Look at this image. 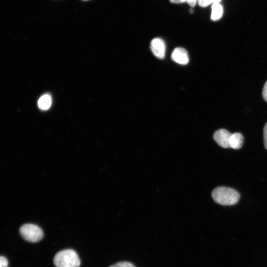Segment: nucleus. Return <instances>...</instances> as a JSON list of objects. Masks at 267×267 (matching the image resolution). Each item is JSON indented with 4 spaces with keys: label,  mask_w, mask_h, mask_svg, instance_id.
I'll return each mask as SVG.
<instances>
[{
    "label": "nucleus",
    "mask_w": 267,
    "mask_h": 267,
    "mask_svg": "<svg viewBox=\"0 0 267 267\" xmlns=\"http://www.w3.org/2000/svg\"><path fill=\"white\" fill-rule=\"evenodd\" d=\"M189 12H190V13H192L193 12V9H189Z\"/></svg>",
    "instance_id": "16"
},
{
    "label": "nucleus",
    "mask_w": 267,
    "mask_h": 267,
    "mask_svg": "<svg viewBox=\"0 0 267 267\" xmlns=\"http://www.w3.org/2000/svg\"><path fill=\"white\" fill-rule=\"evenodd\" d=\"M38 104L41 109L43 110L48 109L51 104V97L47 94L43 95L39 99Z\"/></svg>",
    "instance_id": "9"
},
{
    "label": "nucleus",
    "mask_w": 267,
    "mask_h": 267,
    "mask_svg": "<svg viewBox=\"0 0 267 267\" xmlns=\"http://www.w3.org/2000/svg\"><path fill=\"white\" fill-rule=\"evenodd\" d=\"M0 267H7L8 261L6 258L2 256L0 258Z\"/></svg>",
    "instance_id": "14"
},
{
    "label": "nucleus",
    "mask_w": 267,
    "mask_h": 267,
    "mask_svg": "<svg viewBox=\"0 0 267 267\" xmlns=\"http://www.w3.org/2000/svg\"><path fill=\"white\" fill-rule=\"evenodd\" d=\"M211 8V20L213 21L219 20L222 17L223 13V8L222 5L219 3H215L212 4Z\"/></svg>",
    "instance_id": "8"
},
{
    "label": "nucleus",
    "mask_w": 267,
    "mask_h": 267,
    "mask_svg": "<svg viewBox=\"0 0 267 267\" xmlns=\"http://www.w3.org/2000/svg\"><path fill=\"white\" fill-rule=\"evenodd\" d=\"M222 0H197L199 5L201 7H206L210 4L219 3Z\"/></svg>",
    "instance_id": "10"
},
{
    "label": "nucleus",
    "mask_w": 267,
    "mask_h": 267,
    "mask_svg": "<svg viewBox=\"0 0 267 267\" xmlns=\"http://www.w3.org/2000/svg\"><path fill=\"white\" fill-rule=\"evenodd\" d=\"M170 1L174 3L187 2L191 7H194L197 2V0H170Z\"/></svg>",
    "instance_id": "11"
},
{
    "label": "nucleus",
    "mask_w": 267,
    "mask_h": 267,
    "mask_svg": "<svg viewBox=\"0 0 267 267\" xmlns=\"http://www.w3.org/2000/svg\"><path fill=\"white\" fill-rule=\"evenodd\" d=\"M56 267H79L81 262L76 251L72 249H65L57 252L53 259Z\"/></svg>",
    "instance_id": "2"
},
{
    "label": "nucleus",
    "mask_w": 267,
    "mask_h": 267,
    "mask_svg": "<svg viewBox=\"0 0 267 267\" xmlns=\"http://www.w3.org/2000/svg\"></svg>",
    "instance_id": "17"
},
{
    "label": "nucleus",
    "mask_w": 267,
    "mask_h": 267,
    "mask_svg": "<svg viewBox=\"0 0 267 267\" xmlns=\"http://www.w3.org/2000/svg\"><path fill=\"white\" fill-rule=\"evenodd\" d=\"M171 57L175 62L185 65L189 62V57L186 50L181 47H177L173 50Z\"/></svg>",
    "instance_id": "6"
},
{
    "label": "nucleus",
    "mask_w": 267,
    "mask_h": 267,
    "mask_svg": "<svg viewBox=\"0 0 267 267\" xmlns=\"http://www.w3.org/2000/svg\"><path fill=\"white\" fill-rule=\"evenodd\" d=\"M243 136L239 133L232 134L229 139L230 147L234 149L240 148L243 143Z\"/></svg>",
    "instance_id": "7"
},
{
    "label": "nucleus",
    "mask_w": 267,
    "mask_h": 267,
    "mask_svg": "<svg viewBox=\"0 0 267 267\" xmlns=\"http://www.w3.org/2000/svg\"><path fill=\"white\" fill-rule=\"evenodd\" d=\"M232 134L225 129H221L214 133L213 138L220 146L224 148H229V139Z\"/></svg>",
    "instance_id": "4"
},
{
    "label": "nucleus",
    "mask_w": 267,
    "mask_h": 267,
    "mask_svg": "<svg viewBox=\"0 0 267 267\" xmlns=\"http://www.w3.org/2000/svg\"><path fill=\"white\" fill-rule=\"evenodd\" d=\"M19 232L24 239L31 242H39L43 237L42 229L32 223L22 225L19 228Z\"/></svg>",
    "instance_id": "3"
},
{
    "label": "nucleus",
    "mask_w": 267,
    "mask_h": 267,
    "mask_svg": "<svg viewBox=\"0 0 267 267\" xmlns=\"http://www.w3.org/2000/svg\"><path fill=\"white\" fill-rule=\"evenodd\" d=\"M109 267H135L134 265L129 262H121L113 265Z\"/></svg>",
    "instance_id": "12"
},
{
    "label": "nucleus",
    "mask_w": 267,
    "mask_h": 267,
    "mask_svg": "<svg viewBox=\"0 0 267 267\" xmlns=\"http://www.w3.org/2000/svg\"><path fill=\"white\" fill-rule=\"evenodd\" d=\"M264 146L267 149V123L265 125L263 131Z\"/></svg>",
    "instance_id": "13"
},
{
    "label": "nucleus",
    "mask_w": 267,
    "mask_h": 267,
    "mask_svg": "<svg viewBox=\"0 0 267 267\" xmlns=\"http://www.w3.org/2000/svg\"><path fill=\"white\" fill-rule=\"evenodd\" d=\"M150 48L153 54L157 58L163 59L166 52V44L161 38L153 39L150 43Z\"/></svg>",
    "instance_id": "5"
},
{
    "label": "nucleus",
    "mask_w": 267,
    "mask_h": 267,
    "mask_svg": "<svg viewBox=\"0 0 267 267\" xmlns=\"http://www.w3.org/2000/svg\"><path fill=\"white\" fill-rule=\"evenodd\" d=\"M262 95L264 100L267 102V81L264 85L262 91Z\"/></svg>",
    "instance_id": "15"
},
{
    "label": "nucleus",
    "mask_w": 267,
    "mask_h": 267,
    "mask_svg": "<svg viewBox=\"0 0 267 267\" xmlns=\"http://www.w3.org/2000/svg\"><path fill=\"white\" fill-rule=\"evenodd\" d=\"M215 202L224 206H231L236 204L240 197L236 190L225 186H219L215 188L212 193Z\"/></svg>",
    "instance_id": "1"
}]
</instances>
